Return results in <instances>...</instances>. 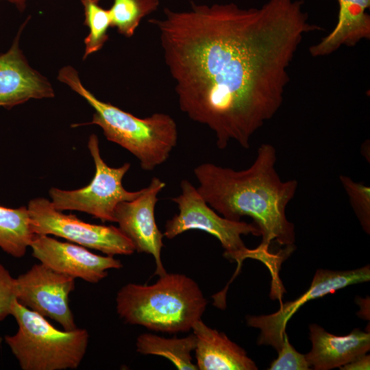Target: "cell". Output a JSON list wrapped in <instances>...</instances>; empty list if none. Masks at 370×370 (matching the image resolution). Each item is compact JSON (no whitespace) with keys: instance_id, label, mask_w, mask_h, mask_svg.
Segmentation results:
<instances>
[{"instance_id":"obj_1","label":"cell","mask_w":370,"mask_h":370,"mask_svg":"<svg viewBox=\"0 0 370 370\" xmlns=\"http://www.w3.org/2000/svg\"><path fill=\"white\" fill-rule=\"evenodd\" d=\"M301 0H269L260 8L193 4L164 9L157 27L180 110L214 132L249 148L252 135L281 107L288 67L307 33Z\"/></svg>"},{"instance_id":"obj_2","label":"cell","mask_w":370,"mask_h":370,"mask_svg":"<svg viewBox=\"0 0 370 370\" xmlns=\"http://www.w3.org/2000/svg\"><path fill=\"white\" fill-rule=\"evenodd\" d=\"M277 152L269 143L262 144L253 164L236 171L213 163H202L194 169L197 188L206 202L222 217L241 221L254 220L262 241L252 249V258L269 264L280 260L269 250L273 242L286 247L295 241L294 225L286 216V208L295 197L296 180L283 181L277 172Z\"/></svg>"},{"instance_id":"obj_3","label":"cell","mask_w":370,"mask_h":370,"mask_svg":"<svg viewBox=\"0 0 370 370\" xmlns=\"http://www.w3.org/2000/svg\"><path fill=\"white\" fill-rule=\"evenodd\" d=\"M151 285L129 283L117 293V314L125 323L166 333L185 332L203 315L208 301L190 278L165 273Z\"/></svg>"},{"instance_id":"obj_4","label":"cell","mask_w":370,"mask_h":370,"mask_svg":"<svg viewBox=\"0 0 370 370\" xmlns=\"http://www.w3.org/2000/svg\"><path fill=\"white\" fill-rule=\"evenodd\" d=\"M60 82L85 99L94 108L92 121L99 125L106 138L132 153L145 171H152L164 163L177 145L175 120L164 113L139 118L119 108L98 99L84 85L77 71L71 66L62 68Z\"/></svg>"},{"instance_id":"obj_5","label":"cell","mask_w":370,"mask_h":370,"mask_svg":"<svg viewBox=\"0 0 370 370\" xmlns=\"http://www.w3.org/2000/svg\"><path fill=\"white\" fill-rule=\"evenodd\" d=\"M11 315L18 328L15 334L5 336V341L23 370L75 369L79 366L88 343L86 329L60 330L16 298Z\"/></svg>"},{"instance_id":"obj_6","label":"cell","mask_w":370,"mask_h":370,"mask_svg":"<svg viewBox=\"0 0 370 370\" xmlns=\"http://www.w3.org/2000/svg\"><path fill=\"white\" fill-rule=\"evenodd\" d=\"M180 187L181 194L171 198L177 204L179 212L166 221L164 236L172 239L188 230L204 231L220 241L225 249L224 257L236 261L238 270L246 259L248 249L241 236H260L258 227L254 223L232 221L219 215L188 180H182Z\"/></svg>"},{"instance_id":"obj_7","label":"cell","mask_w":370,"mask_h":370,"mask_svg":"<svg viewBox=\"0 0 370 370\" xmlns=\"http://www.w3.org/2000/svg\"><path fill=\"white\" fill-rule=\"evenodd\" d=\"M88 147L95 165V175L86 186L73 190L51 188L49 195L53 207L60 211L77 210L92 215L103 222H115L116 206L136 198L142 191H128L122 184V180L131 164L124 163L114 168L106 164L100 155L97 135L90 136Z\"/></svg>"},{"instance_id":"obj_8","label":"cell","mask_w":370,"mask_h":370,"mask_svg":"<svg viewBox=\"0 0 370 370\" xmlns=\"http://www.w3.org/2000/svg\"><path fill=\"white\" fill-rule=\"evenodd\" d=\"M27 208L35 234H52L107 256L130 255L135 251L131 241L119 227L88 223L74 214H63L51 201L42 197L29 201Z\"/></svg>"},{"instance_id":"obj_9","label":"cell","mask_w":370,"mask_h":370,"mask_svg":"<svg viewBox=\"0 0 370 370\" xmlns=\"http://www.w3.org/2000/svg\"><path fill=\"white\" fill-rule=\"evenodd\" d=\"M16 279V299L27 308L58 322L65 330L77 328L69 304L75 278L40 262Z\"/></svg>"},{"instance_id":"obj_10","label":"cell","mask_w":370,"mask_h":370,"mask_svg":"<svg viewBox=\"0 0 370 370\" xmlns=\"http://www.w3.org/2000/svg\"><path fill=\"white\" fill-rule=\"evenodd\" d=\"M369 280V265L347 271L318 269L309 288L301 295L294 301L282 304L279 310L274 313L260 316H247V324L250 327L260 330L257 340L258 345H270L278 352L283 343L287 322L300 306L310 300L323 297L349 285L365 282Z\"/></svg>"},{"instance_id":"obj_11","label":"cell","mask_w":370,"mask_h":370,"mask_svg":"<svg viewBox=\"0 0 370 370\" xmlns=\"http://www.w3.org/2000/svg\"><path fill=\"white\" fill-rule=\"evenodd\" d=\"M166 184L157 177H152L149 184L132 201L119 203L114 210L115 222L119 228L131 241L135 251L153 256L156 268L154 275L166 273L161 260L164 247V234L158 227L154 215L158 195Z\"/></svg>"},{"instance_id":"obj_12","label":"cell","mask_w":370,"mask_h":370,"mask_svg":"<svg viewBox=\"0 0 370 370\" xmlns=\"http://www.w3.org/2000/svg\"><path fill=\"white\" fill-rule=\"evenodd\" d=\"M32 256L40 262L61 273L90 283H97L108 270L119 269L121 262L111 256H100L85 247L58 241L48 235L35 234L30 245Z\"/></svg>"},{"instance_id":"obj_13","label":"cell","mask_w":370,"mask_h":370,"mask_svg":"<svg viewBox=\"0 0 370 370\" xmlns=\"http://www.w3.org/2000/svg\"><path fill=\"white\" fill-rule=\"evenodd\" d=\"M21 29L8 51L0 54V107L7 109L30 99L54 96L51 84L29 65L21 50Z\"/></svg>"},{"instance_id":"obj_14","label":"cell","mask_w":370,"mask_h":370,"mask_svg":"<svg viewBox=\"0 0 370 370\" xmlns=\"http://www.w3.org/2000/svg\"><path fill=\"white\" fill-rule=\"evenodd\" d=\"M309 329L312 349L305 356L313 369L341 367L370 349V334L359 328L345 336L330 334L317 324L310 325Z\"/></svg>"},{"instance_id":"obj_15","label":"cell","mask_w":370,"mask_h":370,"mask_svg":"<svg viewBox=\"0 0 370 370\" xmlns=\"http://www.w3.org/2000/svg\"><path fill=\"white\" fill-rule=\"evenodd\" d=\"M197 342V367L200 370H256L246 352L225 333L206 325L201 319L193 326Z\"/></svg>"},{"instance_id":"obj_16","label":"cell","mask_w":370,"mask_h":370,"mask_svg":"<svg viewBox=\"0 0 370 370\" xmlns=\"http://www.w3.org/2000/svg\"><path fill=\"white\" fill-rule=\"evenodd\" d=\"M338 21L334 29L309 51L314 56H327L341 45L353 47L362 39L370 38V16L366 10L370 0H338Z\"/></svg>"},{"instance_id":"obj_17","label":"cell","mask_w":370,"mask_h":370,"mask_svg":"<svg viewBox=\"0 0 370 370\" xmlns=\"http://www.w3.org/2000/svg\"><path fill=\"white\" fill-rule=\"evenodd\" d=\"M196 342V336L193 333L180 338H167L146 333L138 336L136 347L140 354L166 358L179 370H197L191 356Z\"/></svg>"},{"instance_id":"obj_18","label":"cell","mask_w":370,"mask_h":370,"mask_svg":"<svg viewBox=\"0 0 370 370\" xmlns=\"http://www.w3.org/2000/svg\"><path fill=\"white\" fill-rule=\"evenodd\" d=\"M35 236L27 207L0 206V248L14 258H22Z\"/></svg>"},{"instance_id":"obj_19","label":"cell","mask_w":370,"mask_h":370,"mask_svg":"<svg viewBox=\"0 0 370 370\" xmlns=\"http://www.w3.org/2000/svg\"><path fill=\"white\" fill-rule=\"evenodd\" d=\"M159 3L160 0H114L109 9L111 26L121 34L131 37L141 20L155 11Z\"/></svg>"},{"instance_id":"obj_20","label":"cell","mask_w":370,"mask_h":370,"mask_svg":"<svg viewBox=\"0 0 370 370\" xmlns=\"http://www.w3.org/2000/svg\"><path fill=\"white\" fill-rule=\"evenodd\" d=\"M84 5L85 23L89 34L84 40V58L98 51L108 39V29L111 26L109 10H106L92 0H82Z\"/></svg>"},{"instance_id":"obj_21","label":"cell","mask_w":370,"mask_h":370,"mask_svg":"<svg viewBox=\"0 0 370 370\" xmlns=\"http://www.w3.org/2000/svg\"><path fill=\"white\" fill-rule=\"evenodd\" d=\"M340 182L345 189L352 208L363 230L370 234V188L356 182L351 177L341 175Z\"/></svg>"},{"instance_id":"obj_22","label":"cell","mask_w":370,"mask_h":370,"mask_svg":"<svg viewBox=\"0 0 370 370\" xmlns=\"http://www.w3.org/2000/svg\"><path fill=\"white\" fill-rule=\"evenodd\" d=\"M283 343L278 352V356L272 361L269 370H309L310 366L306 356L295 349L290 343L286 332L284 334Z\"/></svg>"},{"instance_id":"obj_23","label":"cell","mask_w":370,"mask_h":370,"mask_svg":"<svg viewBox=\"0 0 370 370\" xmlns=\"http://www.w3.org/2000/svg\"><path fill=\"white\" fill-rule=\"evenodd\" d=\"M16 298V279L0 263V321L11 314V306Z\"/></svg>"},{"instance_id":"obj_24","label":"cell","mask_w":370,"mask_h":370,"mask_svg":"<svg viewBox=\"0 0 370 370\" xmlns=\"http://www.w3.org/2000/svg\"><path fill=\"white\" fill-rule=\"evenodd\" d=\"M341 370H365L370 369V356L362 354L351 362L339 367Z\"/></svg>"},{"instance_id":"obj_25","label":"cell","mask_w":370,"mask_h":370,"mask_svg":"<svg viewBox=\"0 0 370 370\" xmlns=\"http://www.w3.org/2000/svg\"><path fill=\"white\" fill-rule=\"evenodd\" d=\"M12 3H14L18 8H23L25 6V2L26 0H7Z\"/></svg>"},{"instance_id":"obj_26","label":"cell","mask_w":370,"mask_h":370,"mask_svg":"<svg viewBox=\"0 0 370 370\" xmlns=\"http://www.w3.org/2000/svg\"><path fill=\"white\" fill-rule=\"evenodd\" d=\"M92 1H95V2H97V3H98L100 0H92Z\"/></svg>"}]
</instances>
